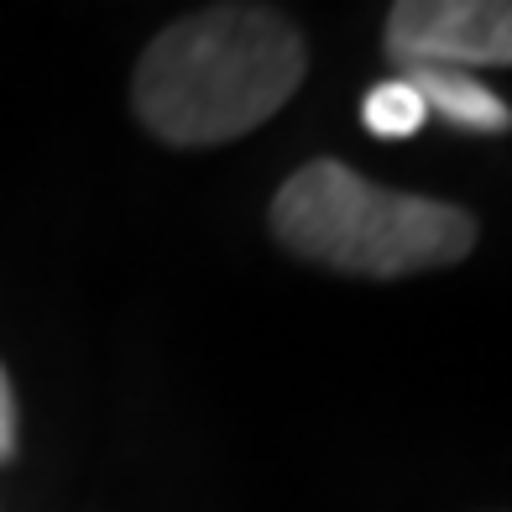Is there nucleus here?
I'll list each match as a JSON object with an SVG mask.
<instances>
[{
	"label": "nucleus",
	"mask_w": 512,
	"mask_h": 512,
	"mask_svg": "<svg viewBox=\"0 0 512 512\" xmlns=\"http://www.w3.org/2000/svg\"><path fill=\"white\" fill-rule=\"evenodd\" d=\"M309 74L304 32L272 6H209L162 27L131 74V105L157 142L220 147L272 121Z\"/></svg>",
	"instance_id": "obj_1"
},
{
	"label": "nucleus",
	"mask_w": 512,
	"mask_h": 512,
	"mask_svg": "<svg viewBox=\"0 0 512 512\" xmlns=\"http://www.w3.org/2000/svg\"><path fill=\"white\" fill-rule=\"evenodd\" d=\"M267 225L298 262L330 267L345 277H413L455 267L476 251V215L460 204L403 194L361 178L340 157L304 162L272 194Z\"/></svg>",
	"instance_id": "obj_2"
},
{
	"label": "nucleus",
	"mask_w": 512,
	"mask_h": 512,
	"mask_svg": "<svg viewBox=\"0 0 512 512\" xmlns=\"http://www.w3.org/2000/svg\"><path fill=\"white\" fill-rule=\"evenodd\" d=\"M382 48L392 68H507L512 0H398L387 11Z\"/></svg>",
	"instance_id": "obj_3"
},
{
	"label": "nucleus",
	"mask_w": 512,
	"mask_h": 512,
	"mask_svg": "<svg viewBox=\"0 0 512 512\" xmlns=\"http://www.w3.org/2000/svg\"><path fill=\"white\" fill-rule=\"evenodd\" d=\"M398 79L413 84V95L424 100V110L445 115L450 126L471 131V136H502L512 131V110L497 100L476 74H455V68H403Z\"/></svg>",
	"instance_id": "obj_4"
},
{
	"label": "nucleus",
	"mask_w": 512,
	"mask_h": 512,
	"mask_svg": "<svg viewBox=\"0 0 512 512\" xmlns=\"http://www.w3.org/2000/svg\"><path fill=\"white\" fill-rule=\"evenodd\" d=\"M424 121H429V110H424V100L413 95L408 79H382V84H371L366 100H361V126L371 136H382V142L418 136V126H424Z\"/></svg>",
	"instance_id": "obj_5"
},
{
	"label": "nucleus",
	"mask_w": 512,
	"mask_h": 512,
	"mask_svg": "<svg viewBox=\"0 0 512 512\" xmlns=\"http://www.w3.org/2000/svg\"><path fill=\"white\" fill-rule=\"evenodd\" d=\"M16 460V392H11V377L0 366V465Z\"/></svg>",
	"instance_id": "obj_6"
}]
</instances>
